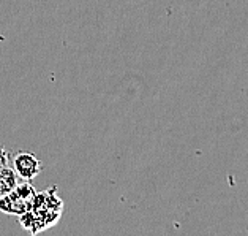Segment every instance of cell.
Returning a JSON list of instances; mask_svg holds the SVG:
<instances>
[{
  "label": "cell",
  "mask_w": 248,
  "mask_h": 236,
  "mask_svg": "<svg viewBox=\"0 0 248 236\" xmlns=\"http://www.w3.org/2000/svg\"><path fill=\"white\" fill-rule=\"evenodd\" d=\"M63 202L59 197L57 187L52 185L45 192H37L33 204L26 214L19 216V222L29 233L38 235L45 230L54 227L62 217Z\"/></svg>",
  "instance_id": "6da1fadb"
},
{
  "label": "cell",
  "mask_w": 248,
  "mask_h": 236,
  "mask_svg": "<svg viewBox=\"0 0 248 236\" xmlns=\"http://www.w3.org/2000/svg\"><path fill=\"white\" fill-rule=\"evenodd\" d=\"M37 197V190L30 184V181L26 183H17V185L7 195L0 198V211L10 216H22L32 208L33 200Z\"/></svg>",
  "instance_id": "7a4b0ae2"
},
{
  "label": "cell",
  "mask_w": 248,
  "mask_h": 236,
  "mask_svg": "<svg viewBox=\"0 0 248 236\" xmlns=\"http://www.w3.org/2000/svg\"><path fill=\"white\" fill-rule=\"evenodd\" d=\"M13 168L17 173V176L24 181H32L37 178L43 170V165L38 160V157L32 152H19L16 154L13 160Z\"/></svg>",
  "instance_id": "3957f363"
},
{
  "label": "cell",
  "mask_w": 248,
  "mask_h": 236,
  "mask_svg": "<svg viewBox=\"0 0 248 236\" xmlns=\"http://www.w3.org/2000/svg\"><path fill=\"white\" fill-rule=\"evenodd\" d=\"M17 178L19 176H17V173L15 171V168H10V167L0 168V198L15 189L17 183H19Z\"/></svg>",
  "instance_id": "277c9868"
},
{
  "label": "cell",
  "mask_w": 248,
  "mask_h": 236,
  "mask_svg": "<svg viewBox=\"0 0 248 236\" xmlns=\"http://www.w3.org/2000/svg\"><path fill=\"white\" fill-rule=\"evenodd\" d=\"M8 167V151L0 144V168Z\"/></svg>",
  "instance_id": "5b68a950"
}]
</instances>
